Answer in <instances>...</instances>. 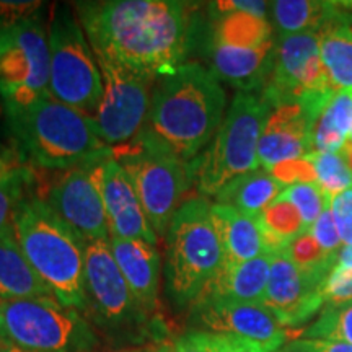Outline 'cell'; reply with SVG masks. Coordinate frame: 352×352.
Masks as SVG:
<instances>
[{"label":"cell","instance_id":"6da1fadb","mask_svg":"<svg viewBox=\"0 0 352 352\" xmlns=\"http://www.w3.org/2000/svg\"><path fill=\"white\" fill-rule=\"evenodd\" d=\"M96 57L155 82L188 63L204 25L196 3L178 0L76 2Z\"/></svg>","mask_w":352,"mask_h":352},{"label":"cell","instance_id":"7a4b0ae2","mask_svg":"<svg viewBox=\"0 0 352 352\" xmlns=\"http://www.w3.org/2000/svg\"><path fill=\"white\" fill-rule=\"evenodd\" d=\"M226 107V90L219 78L192 60L153 82L144 131L189 164L217 134Z\"/></svg>","mask_w":352,"mask_h":352},{"label":"cell","instance_id":"3957f363","mask_svg":"<svg viewBox=\"0 0 352 352\" xmlns=\"http://www.w3.org/2000/svg\"><path fill=\"white\" fill-rule=\"evenodd\" d=\"M3 109L16 151L34 168L67 171L113 157V147L100 139L94 118L51 95Z\"/></svg>","mask_w":352,"mask_h":352},{"label":"cell","instance_id":"277c9868","mask_svg":"<svg viewBox=\"0 0 352 352\" xmlns=\"http://www.w3.org/2000/svg\"><path fill=\"white\" fill-rule=\"evenodd\" d=\"M12 226L21 252L52 296L83 311L87 241L36 195L16 204Z\"/></svg>","mask_w":352,"mask_h":352},{"label":"cell","instance_id":"5b68a950","mask_svg":"<svg viewBox=\"0 0 352 352\" xmlns=\"http://www.w3.org/2000/svg\"><path fill=\"white\" fill-rule=\"evenodd\" d=\"M204 196L182 202L166 230L165 287L178 308L191 307L222 270V245Z\"/></svg>","mask_w":352,"mask_h":352},{"label":"cell","instance_id":"8992f818","mask_svg":"<svg viewBox=\"0 0 352 352\" xmlns=\"http://www.w3.org/2000/svg\"><path fill=\"white\" fill-rule=\"evenodd\" d=\"M270 107L261 95L239 91L204 152L188 164L201 196H215L241 175L259 168L258 145Z\"/></svg>","mask_w":352,"mask_h":352},{"label":"cell","instance_id":"52a82bcc","mask_svg":"<svg viewBox=\"0 0 352 352\" xmlns=\"http://www.w3.org/2000/svg\"><path fill=\"white\" fill-rule=\"evenodd\" d=\"M113 158L134 184L153 232L158 239L165 236L192 184L186 162L144 129L129 144L113 148Z\"/></svg>","mask_w":352,"mask_h":352},{"label":"cell","instance_id":"ba28073f","mask_svg":"<svg viewBox=\"0 0 352 352\" xmlns=\"http://www.w3.org/2000/svg\"><path fill=\"white\" fill-rule=\"evenodd\" d=\"M0 344L36 352H90L98 344L80 310L56 297L2 300Z\"/></svg>","mask_w":352,"mask_h":352},{"label":"cell","instance_id":"9c48e42d","mask_svg":"<svg viewBox=\"0 0 352 352\" xmlns=\"http://www.w3.org/2000/svg\"><path fill=\"white\" fill-rule=\"evenodd\" d=\"M83 289V314L108 338L140 342L152 331V316L140 307L126 283L109 240L87 241Z\"/></svg>","mask_w":352,"mask_h":352},{"label":"cell","instance_id":"30bf717a","mask_svg":"<svg viewBox=\"0 0 352 352\" xmlns=\"http://www.w3.org/2000/svg\"><path fill=\"white\" fill-rule=\"evenodd\" d=\"M47 41L51 52L50 95L95 118L103 98V77L80 20L67 6L56 8Z\"/></svg>","mask_w":352,"mask_h":352},{"label":"cell","instance_id":"8fae6325","mask_svg":"<svg viewBox=\"0 0 352 352\" xmlns=\"http://www.w3.org/2000/svg\"><path fill=\"white\" fill-rule=\"evenodd\" d=\"M51 52L41 15L0 32V96L3 108L50 95Z\"/></svg>","mask_w":352,"mask_h":352},{"label":"cell","instance_id":"7c38bea8","mask_svg":"<svg viewBox=\"0 0 352 352\" xmlns=\"http://www.w3.org/2000/svg\"><path fill=\"white\" fill-rule=\"evenodd\" d=\"M98 60L103 77V98L95 114L100 139L109 147L129 144L142 132L152 101L153 82L111 60Z\"/></svg>","mask_w":352,"mask_h":352},{"label":"cell","instance_id":"4fadbf2b","mask_svg":"<svg viewBox=\"0 0 352 352\" xmlns=\"http://www.w3.org/2000/svg\"><path fill=\"white\" fill-rule=\"evenodd\" d=\"M331 88V82L321 63L318 32L277 36L274 70L267 85L259 94L267 107L284 101H298L311 91Z\"/></svg>","mask_w":352,"mask_h":352},{"label":"cell","instance_id":"5bb4252c","mask_svg":"<svg viewBox=\"0 0 352 352\" xmlns=\"http://www.w3.org/2000/svg\"><path fill=\"white\" fill-rule=\"evenodd\" d=\"M101 164L64 171L41 199L85 241L109 240L103 195Z\"/></svg>","mask_w":352,"mask_h":352},{"label":"cell","instance_id":"9a60e30c","mask_svg":"<svg viewBox=\"0 0 352 352\" xmlns=\"http://www.w3.org/2000/svg\"><path fill=\"white\" fill-rule=\"evenodd\" d=\"M189 308V323L201 331L246 338L267 352H277L287 342L285 329L263 303L204 297Z\"/></svg>","mask_w":352,"mask_h":352},{"label":"cell","instance_id":"2e32d148","mask_svg":"<svg viewBox=\"0 0 352 352\" xmlns=\"http://www.w3.org/2000/svg\"><path fill=\"white\" fill-rule=\"evenodd\" d=\"M324 280L327 277L298 270L285 252L276 253L263 305L270 308L283 328L300 327L324 305L321 294Z\"/></svg>","mask_w":352,"mask_h":352},{"label":"cell","instance_id":"e0dca14e","mask_svg":"<svg viewBox=\"0 0 352 352\" xmlns=\"http://www.w3.org/2000/svg\"><path fill=\"white\" fill-rule=\"evenodd\" d=\"M316 118L302 101H284L270 107L258 145V160L270 171L284 162L310 155Z\"/></svg>","mask_w":352,"mask_h":352},{"label":"cell","instance_id":"ac0fdd59","mask_svg":"<svg viewBox=\"0 0 352 352\" xmlns=\"http://www.w3.org/2000/svg\"><path fill=\"white\" fill-rule=\"evenodd\" d=\"M101 195L107 209L109 235L158 245V236L144 212L134 184L113 157L101 164Z\"/></svg>","mask_w":352,"mask_h":352},{"label":"cell","instance_id":"d6986e66","mask_svg":"<svg viewBox=\"0 0 352 352\" xmlns=\"http://www.w3.org/2000/svg\"><path fill=\"white\" fill-rule=\"evenodd\" d=\"M199 46H206L210 72L239 91L261 94L270 82L276 63V38L256 47H228L209 43H201Z\"/></svg>","mask_w":352,"mask_h":352},{"label":"cell","instance_id":"ffe728a7","mask_svg":"<svg viewBox=\"0 0 352 352\" xmlns=\"http://www.w3.org/2000/svg\"><path fill=\"white\" fill-rule=\"evenodd\" d=\"M113 256L140 307L153 318L158 307L162 258L157 245L109 235Z\"/></svg>","mask_w":352,"mask_h":352},{"label":"cell","instance_id":"44dd1931","mask_svg":"<svg viewBox=\"0 0 352 352\" xmlns=\"http://www.w3.org/2000/svg\"><path fill=\"white\" fill-rule=\"evenodd\" d=\"M208 13L209 25L206 26L201 43L228 47H256L274 38L270 20L240 10L236 0L210 2Z\"/></svg>","mask_w":352,"mask_h":352},{"label":"cell","instance_id":"7402d4cb","mask_svg":"<svg viewBox=\"0 0 352 352\" xmlns=\"http://www.w3.org/2000/svg\"><path fill=\"white\" fill-rule=\"evenodd\" d=\"M210 215L222 245L223 264H240L266 253L258 217L223 204L210 206Z\"/></svg>","mask_w":352,"mask_h":352},{"label":"cell","instance_id":"603a6c76","mask_svg":"<svg viewBox=\"0 0 352 352\" xmlns=\"http://www.w3.org/2000/svg\"><path fill=\"white\" fill-rule=\"evenodd\" d=\"M272 254L240 264H223L199 298H230V300L263 303L270 280ZM197 298V300H199Z\"/></svg>","mask_w":352,"mask_h":352},{"label":"cell","instance_id":"cb8c5ba5","mask_svg":"<svg viewBox=\"0 0 352 352\" xmlns=\"http://www.w3.org/2000/svg\"><path fill=\"white\" fill-rule=\"evenodd\" d=\"M318 30L321 63L336 91L352 90V13L342 8Z\"/></svg>","mask_w":352,"mask_h":352},{"label":"cell","instance_id":"d4e9b609","mask_svg":"<svg viewBox=\"0 0 352 352\" xmlns=\"http://www.w3.org/2000/svg\"><path fill=\"white\" fill-rule=\"evenodd\" d=\"M38 297L54 296L28 263L15 233L0 235V298L20 300Z\"/></svg>","mask_w":352,"mask_h":352},{"label":"cell","instance_id":"484cf974","mask_svg":"<svg viewBox=\"0 0 352 352\" xmlns=\"http://www.w3.org/2000/svg\"><path fill=\"white\" fill-rule=\"evenodd\" d=\"M283 191L284 188L272 178L270 171L258 168L232 179L214 197L215 204L230 206L246 215L259 217Z\"/></svg>","mask_w":352,"mask_h":352},{"label":"cell","instance_id":"4316f807","mask_svg":"<svg viewBox=\"0 0 352 352\" xmlns=\"http://www.w3.org/2000/svg\"><path fill=\"white\" fill-rule=\"evenodd\" d=\"M270 10L279 36L318 32L340 10L338 2L315 0H277L270 3Z\"/></svg>","mask_w":352,"mask_h":352},{"label":"cell","instance_id":"83f0119b","mask_svg":"<svg viewBox=\"0 0 352 352\" xmlns=\"http://www.w3.org/2000/svg\"><path fill=\"white\" fill-rule=\"evenodd\" d=\"M352 129V90H341L321 113L311 134L314 152H341ZM311 152V153H314Z\"/></svg>","mask_w":352,"mask_h":352},{"label":"cell","instance_id":"f1b7e54d","mask_svg":"<svg viewBox=\"0 0 352 352\" xmlns=\"http://www.w3.org/2000/svg\"><path fill=\"white\" fill-rule=\"evenodd\" d=\"M34 171L30 166H12L0 171V235L13 232L12 219L16 204L30 195Z\"/></svg>","mask_w":352,"mask_h":352},{"label":"cell","instance_id":"f546056e","mask_svg":"<svg viewBox=\"0 0 352 352\" xmlns=\"http://www.w3.org/2000/svg\"><path fill=\"white\" fill-rule=\"evenodd\" d=\"M303 340L340 341L352 346V300L324 305L315 323L303 331Z\"/></svg>","mask_w":352,"mask_h":352},{"label":"cell","instance_id":"4dcf8cb0","mask_svg":"<svg viewBox=\"0 0 352 352\" xmlns=\"http://www.w3.org/2000/svg\"><path fill=\"white\" fill-rule=\"evenodd\" d=\"M284 252L298 270L323 277L329 276L338 259V253H327L321 248L310 230L290 241Z\"/></svg>","mask_w":352,"mask_h":352},{"label":"cell","instance_id":"1f68e13d","mask_svg":"<svg viewBox=\"0 0 352 352\" xmlns=\"http://www.w3.org/2000/svg\"><path fill=\"white\" fill-rule=\"evenodd\" d=\"M315 168L316 183L329 197L352 188V173L340 152H314L308 155Z\"/></svg>","mask_w":352,"mask_h":352},{"label":"cell","instance_id":"d6a6232c","mask_svg":"<svg viewBox=\"0 0 352 352\" xmlns=\"http://www.w3.org/2000/svg\"><path fill=\"white\" fill-rule=\"evenodd\" d=\"M277 199L289 201L298 210L303 223L310 230L331 197L321 191L318 183H298L285 188Z\"/></svg>","mask_w":352,"mask_h":352},{"label":"cell","instance_id":"836d02e7","mask_svg":"<svg viewBox=\"0 0 352 352\" xmlns=\"http://www.w3.org/2000/svg\"><path fill=\"white\" fill-rule=\"evenodd\" d=\"M270 173L284 189L298 183H316L315 168L308 155L276 165L270 170Z\"/></svg>","mask_w":352,"mask_h":352},{"label":"cell","instance_id":"e575fe53","mask_svg":"<svg viewBox=\"0 0 352 352\" xmlns=\"http://www.w3.org/2000/svg\"><path fill=\"white\" fill-rule=\"evenodd\" d=\"M43 6L33 0H0V32L41 15Z\"/></svg>","mask_w":352,"mask_h":352},{"label":"cell","instance_id":"d590c367","mask_svg":"<svg viewBox=\"0 0 352 352\" xmlns=\"http://www.w3.org/2000/svg\"><path fill=\"white\" fill-rule=\"evenodd\" d=\"M324 305L328 303H344L352 300V270L334 266L321 287Z\"/></svg>","mask_w":352,"mask_h":352},{"label":"cell","instance_id":"8d00e7d4","mask_svg":"<svg viewBox=\"0 0 352 352\" xmlns=\"http://www.w3.org/2000/svg\"><path fill=\"white\" fill-rule=\"evenodd\" d=\"M310 233L327 253H338L341 250L340 246L342 241L333 219L331 201L328 202L327 208L323 209V212H321L320 217L316 219V222L310 227Z\"/></svg>","mask_w":352,"mask_h":352},{"label":"cell","instance_id":"74e56055","mask_svg":"<svg viewBox=\"0 0 352 352\" xmlns=\"http://www.w3.org/2000/svg\"><path fill=\"white\" fill-rule=\"evenodd\" d=\"M331 212L341 241L352 246V188L331 197Z\"/></svg>","mask_w":352,"mask_h":352},{"label":"cell","instance_id":"f35d334b","mask_svg":"<svg viewBox=\"0 0 352 352\" xmlns=\"http://www.w3.org/2000/svg\"><path fill=\"white\" fill-rule=\"evenodd\" d=\"M210 352H267L254 341L233 334L210 333Z\"/></svg>","mask_w":352,"mask_h":352},{"label":"cell","instance_id":"ab89813d","mask_svg":"<svg viewBox=\"0 0 352 352\" xmlns=\"http://www.w3.org/2000/svg\"><path fill=\"white\" fill-rule=\"evenodd\" d=\"M277 352H352V346L340 341L297 340L280 347Z\"/></svg>","mask_w":352,"mask_h":352},{"label":"cell","instance_id":"60d3db41","mask_svg":"<svg viewBox=\"0 0 352 352\" xmlns=\"http://www.w3.org/2000/svg\"><path fill=\"white\" fill-rule=\"evenodd\" d=\"M175 352H210V333L191 329L175 341Z\"/></svg>","mask_w":352,"mask_h":352},{"label":"cell","instance_id":"b9f144b4","mask_svg":"<svg viewBox=\"0 0 352 352\" xmlns=\"http://www.w3.org/2000/svg\"><path fill=\"white\" fill-rule=\"evenodd\" d=\"M334 266L342 270H352V246H344L338 252V259Z\"/></svg>","mask_w":352,"mask_h":352},{"label":"cell","instance_id":"7bdbcfd3","mask_svg":"<svg viewBox=\"0 0 352 352\" xmlns=\"http://www.w3.org/2000/svg\"><path fill=\"white\" fill-rule=\"evenodd\" d=\"M340 153L342 155V158H344L347 168H349L351 173H352V142H351V140H347L346 145L341 148Z\"/></svg>","mask_w":352,"mask_h":352},{"label":"cell","instance_id":"ee69618b","mask_svg":"<svg viewBox=\"0 0 352 352\" xmlns=\"http://www.w3.org/2000/svg\"><path fill=\"white\" fill-rule=\"evenodd\" d=\"M147 352H175V346L168 344V342H162V344L152 347V349Z\"/></svg>","mask_w":352,"mask_h":352},{"label":"cell","instance_id":"f6af8a7d","mask_svg":"<svg viewBox=\"0 0 352 352\" xmlns=\"http://www.w3.org/2000/svg\"><path fill=\"white\" fill-rule=\"evenodd\" d=\"M0 352H36V351H28V349H21V347H15V346L0 344Z\"/></svg>","mask_w":352,"mask_h":352},{"label":"cell","instance_id":"bcb514c9","mask_svg":"<svg viewBox=\"0 0 352 352\" xmlns=\"http://www.w3.org/2000/svg\"><path fill=\"white\" fill-rule=\"evenodd\" d=\"M114 352H139V351H114Z\"/></svg>","mask_w":352,"mask_h":352},{"label":"cell","instance_id":"7dc6e473","mask_svg":"<svg viewBox=\"0 0 352 352\" xmlns=\"http://www.w3.org/2000/svg\"><path fill=\"white\" fill-rule=\"evenodd\" d=\"M3 170V164H2V160H0V171Z\"/></svg>","mask_w":352,"mask_h":352},{"label":"cell","instance_id":"c3c4849f","mask_svg":"<svg viewBox=\"0 0 352 352\" xmlns=\"http://www.w3.org/2000/svg\"><path fill=\"white\" fill-rule=\"evenodd\" d=\"M349 140L352 142V129H351V134H349Z\"/></svg>","mask_w":352,"mask_h":352},{"label":"cell","instance_id":"681fc988","mask_svg":"<svg viewBox=\"0 0 352 352\" xmlns=\"http://www.w3.org/2000/svg\"><path fill=\"white\" fill-rule=\"evenodd\" d=\"M0 310H2V298H0Z\"/></svg>","mask_w":352,"mask_h":352}]
</instances>
